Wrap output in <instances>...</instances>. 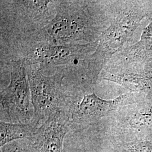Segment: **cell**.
Instances as JSON below:
<instances>
[{"label": "cell", "mask_w": 152, "mask_h": 152, "mask_svg": "<svg viewBox=\"0 0 152 152\" xmlns=\"http://www.w3.org/2000/svg\"><path fill=\"white\" fill-rule=\"evenodd\" d=\"M145 76L147 77V80L152 88V62L150 63L147 67V72Z\"/></svg>", "instance_id": "7c38bea8"}, {"label": "cell", "mask_w": 152, "mask_h": 152, "mask_svg": "<svg viewBox=\"0 0 152 152\" xmlns=\"http://www.w3.org/2000/svg\"><path fill=\"white\" fill-rule=\"evenodd\" d=\"M9 85L1 92V122L34 123V110L23 58L12 60Z\"/></svg>", "instance_id": "3957f363"}, {"label": "cell", "mask_w": 152, "mask_h": 152, "mask_svg": "<svg viewBox=\"0 0 152 152\" xmlns=\"http://www.w3.org/2000/svg\"><path fill=\"white\" fill-rule=\"evenodd\" d=\"M38 128L34 123L12 124L0 122V147L12 141L22 140L31 136Z\"/></svg>", "instance_id": "9c48e42d"}, {"label": "cell", "mask_w": 152, "mask_h": 152, "mask_svg": "<svg viewBox=\"0 0 152 152\" xmlns=\"http://www.w3.org/2000/svg\"><path fill=\"white\" fill-rule=\"evenodd\" d=\"M71 131L68 110H60L51 114L27 137L32 152H63L65 137Z\"/></svg>", "instance_id": "52a82bcc"}, {"label": "cell", "mask_w": 152, "mask_h": 152, "mask_svg": "<svg viewBox=\"0 0 152 152\" xmlns=\"http://www.w3.org/2000/svg\"><path fill=\"white\" fill-rule=\"evenodd\" d=\"M97 46L98 43L66 45L38 44L29 51L23 59L27 66L37 64L41 71L49 67L74 63L94 52Z\"/></svg>", "instance_id": "8992f818"}, {"label": "cell", "mask_w": 152, "mask_h": 152, "mask_svg": "<svg viewBox=\"0 0 152 152\" xmlns=\"http://www.w3.org/2000/svg\"><path fill=\"white\" fill-rule=\"evenodd\" d=\"M90 61H91V58H90ZM90 63H91V61H90ZM92 68H93V67H92ZM95 71H96V70H95ZM96 72H97V71H96ZM98 73H99V72H98Z\"/></svg>", "instance_id": "4fadbf2b"}, {"label": "cell", "mask_w": 152, "mask_h": 152, "mask_svg": "<svg viewBox=\"0 0 152 152\" xmlns=\"http://www.w3.org/2000/svg\"><path fill=\"white\" fill-rule=\"evenodd\" d=\"M129 94H123L112 100H104L94 92L76 94L68 112L71 119V131L82 130L95 125L99 120L124 104Z\"/></svg>", "instance_id": "5b68a950"}, {"label": "cell", "mask_w": 152, "mask_h": 152, "mask_svg": "<svg viewBox=\"0 0 152 152\" xmlns=\"http://www.w3.org/2000/svg\"><path fill=\"white\" fill-rule=\"evenodd\" d=\"M1 152H32L27 138L11 142L1 148Z\"/></svg>", "instance_id": "30bf717a"}, {"label": "cell", "mask_w": 152, "mask_h": 152, "mask_svg": "<svg viewBox=\"0 0 152 152\" xmlns=\"http://www.w3.org/2000/svg\"><path fill=\"white\" fill-rule=\"evenodd\" d=\"M63 152H91L88 151L86 149L83 148L80 145H76L72 143L64 144V148Z\"/></svg>", "instance_id": "8fae6325"}, {"label": "cell", "mask_w": 152, "mask_h": 152, "mask_svg": "<svg viewBox=\"0 0 152 152\" xmlns=\"http://www.w3.org/2000/svg\"><path fill=\"white\" fill-rule=\"evenodd\" d=\"M29 66L30 70L27 71L34 110V123L38 127L51 114L60 110H68L75 94L67 91L63 86L65 77L63 71L46 76L39 68Z\"/></svg>", "instance_id": "7a4b0ae2"}, {"label": "cell", "mask_w": 152, "mask_h": 152, "mask_svg": "<svg viewBox=\"0 0 152 152\" xmlns=\"http://www.w3.org/2000/svg\"><path fill=\"white\" fill-rule=\"evenodd\" d=\"M92 16L81 1H59L54 18L39 32L38 41L54 45L91 44L96 36Z\"/></svg>", "instance_id": "6da1fadb"}, {"label": "cell", "mask_w": 152, "mask_h": 152, "mask_svg": "<svg viewBox=\"0 0 152 152\" xmlns=\"http://www.w3.org/2000/svg\"><path fill=\"white\" fill-rule=\"evenodd\" d=\"M125 62H152V22L145 28L139 42L124 50L121 54Z\"/></svg>", "instance_id": "ba28073f"}, {"label": "cell", "mask_w": 152, "mask_h": 152, "mask_svg": "<svg viewBox=\"0 0 152 152\" xmlns=\"http://www.w3.org/2000/svg\"><path fill=\"white\" fill-rule=\"evenodd\" d=\"M145 16L141 11H124L102 32L97 48L91 56L92 63L98 69L102 71L111 56L120 51Z\"/></svg>", "instance_id": "277c9868"}]
</instances>
